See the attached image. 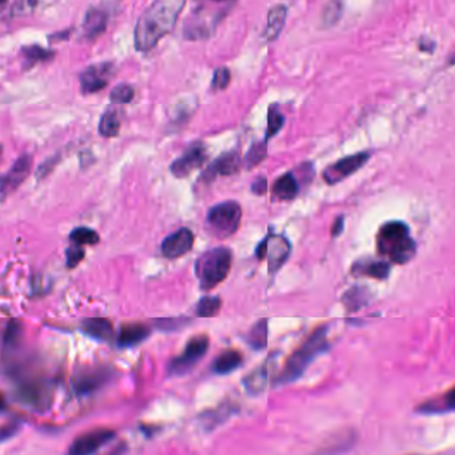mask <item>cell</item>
I'll use <instances>...</instances> for the list:
<instances>
[{
  "mask_svg": "<svg viewBox=\"0 0 455 455\" xmlns=\"http://www.w3.org/2000/svg\"><path fill=\"white\" fill-rule=\"evenodd\" d=\"M186 0H155L139 17L135 27V48L147 52L168 35L182 13Z\"/></svg>",
  "mask_w": 455,
  "mask_h": 455,
  "instance_id": "6da1fadb",
  "label": "cell"
},
{
  "mask_svg": "<svg viewBox=\"0 0 455 455\" xmlns=\"http://www.w3.org/2000/svg\"><path fill=\"white\" fill-rule=\"evenodd\" d=\"M329 327L320 326L304 339V343L290 355L281 374L274 380L275 386H283L302 377L308 364L329 350Z\"/></svg>",
  "mask_w": 455,
  "mask_h": 455,
  "instance_id": "7a4b0ae2",
  "label": "cell"
},
{
  "mask_svg": "<svg viewBox=\"0 0 455 455\" xmlns=\"http://www.w3.org/2000/svg\"><path fill=\"white\" fill-rule=\"evenodd\" d=\"M377 250L395 264H406L415 257L417 244L410 228L402 221H390L380 226L377 234Z\"/></svg>",
  "mask_w": 455,
  "mask_h": 455,
  "instance_id": "3957f363",
  "label": "cell"
},
{
  "mask_svg": "<svg viewBox=\"0 0 455 455\" xmlns=\"http://www.w3.org/2000/svg\"><path fill=\"white\" fill-rule=\"evenodd\" d=\"M231 266L232 251L228 247H215L203 253L194 267L200 290L210 291L219 286L228 278Z\"/></svg>",
  "mask_w": 455,
  "mask_h": 455,
  "instance_id": "277c9868",
  "label": "cell"
},
{
  "mask_svg": "<svg viewBox=\"0 0 455 455\" xmlns=\"http://www.w3.org/2000/svg\"><path fill=\"white\" fill-rule=\"evenodd\" d=\"M242 216L241 204L235 200H226L215 204L209 210L206 226L215 238L226 239L239 230Z\"/></svg>",
  "mask_w": 455,
  "mask_h": 455,
  "instance_id": "5b68a950",
  "label": "cell"
},
{
  "mask_svg": "<svg viewBox=\"0 0 455 455\" xmlns=\"http://www.w3.org/2000/svg\"><path fill=\"white\" fill-rule=\"evenodd\" d=\"M291 254V243L288 238L281 234H274L270 231L255 248V257L258 260L267 259L269 274L274 276L286 263Z\"/></svg>",
  "mask_w": 455,
  "mask_h": 455,
  "instance_id": "8992f818",
  "label": "cell"
},
{
  "mask_svg": "<svg viewBox=\"0 0 455 455\" xmlns=\"http://www.w3.org/2000/svg\"><path fill=\"white\" fill-rule=\"evenodd\" d=\"M210 346V338L206 334L193 336L182 352L168 364V374L171 377H182L193 371L202 358L206 355Z\"/></svg>",
  "mask_w": 455,
  "mask_h": 455,
  "instance_id": "52a82bcc",
  "label": "cell"
},
{
  "mask_svg": "<svg viewBox=\"0 0 455 455\" xmlns=\"http://www.w3.org/2000/svg\"><path fill=\"white\" fill-rule=\"evenodd\" d=\"M370 156H371L370 152H358L339 159L338 162L330 165L323 171V181L330 186L345 181L346 178L355 174L358 170L364 167L367 161L370 159Z\"/></svg>",
  "mask_w": 455,
  "mask_h": 455,
  "instance_id": "ba28073f",
  "label": "cell"
},
{
  "mask_svg": "<svg viewBox=\"0 0 455 455\" xmlns=\"http://www.w3.org/2000/svg\"><path fill=\"white\" fill-rule=\"evenodd\" d=\"M209 158L207 149L202 142L193 143L186 151L183 152L182 156L175 159L171 165V174L175 178L183 179L193 174L195 170L202 167Z\"/></svg>",
  "mask_w": 455,
  "mask_h": 455,
  "instance_id": "9c48e42d",
  "label": "cell"
},
{
  "mask_svg": "<svg viewBox=\"0 0 455 455\" xmlns=\"http://www.w3.org/2000/svg\"><path fill=\"white\" fill-rule=\"evenodd\" d=\"M115 74L112 63L92 64L80 74V90L84 95H91L105 90Z\"/></svg>",
  "mask_w": 455,
  "mask_h": 455,
  "instance_id": "30bf717a",
  "label": "cell"
},
{
  "mask_svg": "<svg viewBox=\"0 0 455 455\" xmlns=\"http://www.w3.org/2000/svg\"><path fill=\"white\" fill-rule=\"evenodd\" d=\"M115 433L110 428H96L89 431L74 440L70 447V454L89 455L99 452L106 443L114 440Z\"/></svg>",
  "mask_w": 455,
  "mask_h": 455,
  "instance_id": "8fae6325",
  "label": "cell"
},
{
  "mask_svg": "<svg viewBox=\"0 0 455 455\" xmlns=\"http://www.w3.org/2000/svg\"><path fill=\"white\" fill-rule=\"evenodd\" d=\"M32 158L30 155H22L11 170L0 177V195L8 197L16 188L27 179L30 175Z\"/></svg>",
  "mask_w": 455,
  "mask_h": 455,
  "instance_id": "7c38bea8",
  "label": "cell"
},
{
  "mask_svg": "<svg viewBox=\"0 0 455 455\" xmlns=\"http://www.w3.org/2000/svg\"><path fill=\"white\" fill-rule=\"evenodd\" d=\"M17 399L33 409H43L51 401V391L42 380H27L16 391Z\"/></svg>",
  "mask_w": 455,
  "mask_h": 455,
  "instance_id": "4fadbf2b",
  "label": "cell"
},
{
  "mask_svg": "<svg viewBox=\"0 0 455 455\" xmlns=\"http://www.w3.org/2000/svg\"><path fill=\"white\" fill-rule=\"evenodd\" d=\"M194 242L195 237L190 228H179L163 241L162 254L168 259L181 258L193 248Z\"/></svg>",
  "mask_w": 455,
  "mask_h": 455,
  "instance_id": "5bb4252c",
  "label": "cell"
},
{
  "mask_svg": "<svg viewBox=\"0 0 455 455\" xmlns=\"http://www.w3.org/2000/svg\"><path fill=\"white\" fill-rule=\"evenodd\" d=\"M241 167H242V159L238 152H225L218 159H215L213 165L204 171L202 179L209 183L215 179L218 175L221 177L235 175L241 171Z\"/></svg>",
  "mask_w": 455,
  "mask_h": 455,
  "instance_id": "9a60e30c",
  "label": "cell"
},
{
  "mask_svg": "<svg viewBox=\"0 0 455 455\" xmlns=\"http://www.w3.org/2000/svg\"><path fill=\"white\" fill-rule=\"evenodd\" d=\"M390 271L391 266L389 262L377 259H361L357 260L351 267L352 276H366L377 281L387 279Z\"/></svg>",
  "mask_w": 455,
  "mask_h": 455,
  "instance_id": "2e32d148",
  "label": "cell"
},
{
  "mask_svg": "<svg viewBox=\"0 0 455 455\" xmlns=\"http://www.w3.org/2000/svg\"><path fill=\"white\" fill-rule=\"evenodd\" d=\"M454 393V387H452L446 393H442V394L433 396L425 402H422L415 409V411L418 414H424V415L452 412L455 408Z\"/></svg>",
  "mask_w": 455,
  "mask_h": 455,
  "instance_id": "e0dca14e",
  "label": "cell"
},
{
  "mask_svg": "<svg viewBox=\"0 0 455 455\" xmlns=\"http://www.w3.org/2000/svg\"><path fill=\"white\" fill-rule=\"evenodd\" d=\"M243 364V354L239 350H225L211 364V371L216 375H228Z\"/></svg>",
  "mask_w": 455,
  "mask_h": 455,
  "instance_id": "ac0fdd59",
  "label": "cell"
},
{
  "mask_svg": "<svg viewBox=\"0 0 455 455\" xmlns=\"http://www.w3.org/2000/svg\"><path fill=\"white\" fill-rule=\"evenodd\" d=\"M150 334H151V330L146 325H142V323L124 325L119 333L118 345L121 348H134L139 343H142L143 341H146Z\"/></svg>",
  "mask_w": 455,
  "mask_h": 455,
  "instance_id": "d6986e66",
  "label": "cell"
},
{
  "mask_svg": "<svg viewBox=\"0 0 455 455\" xmlns=\"http://www.w3.org/2000/svg\"><path fill=\"white\" fill-rule=\"evenodd\" d=\"M107 14L99 10H90L83 22V36L89 42L96 40L107 29Z\"/></svg>",
  "mask_w": 455,
  "mask_h": 455,
  "instance_id": "ffe728a7",
  "label": "cell"
},
{
  "mask_svg": "<svg viewBox=\"0 0 455 455\" xmlns=\"http://www.w3.org/2000/svg\"><path fill=\"white\" fill-rule=\"evenodd\" d=\"M286 17H288V8L283 4H276L270 10L267 16V26L263 31V36L266 40L271 42L278 38V35L285 27Z\"/></svg>",
  "mask_w": 455,
  "mask_h": 455,
  "instance_id": "44dd1931",
  "label": "cell"
},
{
  "mask_svg": "<svg viewBox=\"0 0 455 455\" xmlns=\"http://www.w3.org/2000/svg\"><path fill=\"white\" fill-rule=\"evenodd\" d=\"M299 193V186L292 172L279 177L273 186V197L279 200H292Z\"/></svg>",
  "mask_w": 455,
  "mask_h": 455,
  "instance_id": "7402d4cb",
  "label": "cell"
},
{
  "mask_svg": "<svg viewBox=\"0 0 455 455\" xmlns=\"http://www.w3.org/2000/svg\"><path fill=\"white\" fill-rule=\"evenodd\" d=\"M83 331L99 341H108L112 336V325L105 318L86 319L82 325Z\"/></svg>",
  "mask_w": 455,
  "mask_h": 455,
  "instance_id": "603a6c76",
  "label": "cell"
},
{
  "mask_svg": "<svg viewBox=\"0 0 455 455\" xmlns=\"http://www.w3.org/2000/svg\"><path fill=\"white\" fill-rule=\"evenodd\" d=\"M23 59H24V67L30 68L36 66L38 63H48L55 58V52L45 48V47L32 45V46H26L22 48L20 51Z\"/></svg>",
  "mask_w": 455,
  "mask_h": 455,
  "instance_id": "cb8c5ba5",
  "label": "cell"
},
{
  "mask_svg": "<svg viewBox=\"0 0 455 455\" xmlns=\"http://www.w3.org/2000/svg\"><path fill=\"white\" fill-rule=\"evenodd\" d=\"M121 117L115 108H107L99 121V134L103 137H115L121 133Z\"/></svg>",
  "mask_w": 455,
  "mask_h": 455,
  "instance_id": "d4e9b609",
  "label": "cell"
},
{
  "mask_svg": "<svg viewBox=\"0 0 455 455\" xmlns=\"http://www.w3.org/2000/svg\"><path fill=\"white\" fill-rule=\"evenodd\" d=\"M267 382H269V370L267 366L264 364L260 366L255 371H253L251 374H248L243 380V386L250 394H259L266 389Z\"/></svg>",
  "mask_w": 455,
  "mask_h": 455,
  "instance_id": "484cf974",
  "label": "cell"
},
{
  "mask_svg": "<svg viewBox=\"0 0 455 455\" xmlns=\"http://www.w3.org/2000/svg\"><path fill=\"white\" fill-rule=\"evenodd\" d=\"M269 319H259L258 322L250 329L248 334L246 336L247 343L254 350L264 349L267 346V331H269Z\"/></svg>",
  "mask_w": 455,
  "mask_h": 455,
  "instance_id": "4316f807",
  "label": "cell"
},
{
  "mask_svg": "<svg viewBox=\"0 0 455 455\" xmlns=\"http://www.w3.org/2000/svg\"><path fill=\"white\" fill-rule=\"evenodd\" d=\"M222 310V298L219 297H203L197 304L195 313L200 318H214Z\"/></svg>",
  "mask_w": 455,
  "mask_h": 455,
  "instance_id": "83f0119b",
  "label": "cell"
},
{
  "mask_svg": "<svg viewBox=\"0 0 455 455\" xmlns=\"http://www.w3.org/2000/svg\"><path fill=\"white\" fill-rule=\"evenodd\" d=\"M106 380V375L103 371L98 373H86L79 380H76V390L79 393H90L96 387L100 386Z\"/></svg>",
  "mask_w": 455,
  "mask_h": 455,
  "instance_id": "f1b7e54d",
  "label": "cell"
},
{
  "mask_svg": "<svg viewBox=\"0 0 455 455\" xmlns=\"http://www.w3.org/2000/svg\"><path fill=\"white\" fill-rule=\"evenodd\" d=\"M368 299V292L367 290L361 288H354L349 290L345 295H343V304H346L349 311H357L361 307H364V304H367Z\"/></svg>",
  "mask_w": 455,
  "mask_h": 455,
  "instance_id": "f546056e",
  "label": "cell"
},
{
  "mask_svg": "<svg viewBox=\"0 0 455 455\" xmlns=\"http://www.w3.org/2000/svg\"><path fill=\"white\" fill-rule=\"evenodd\" d=\"M266 156H267V142L263 140V142L254 143L246 154V158H244L246 167L248 170L257 167L259 163H262L266 159Z\"/></svg>",
  "mask_w": 455,
  "mask_h": 455,
  "instance_id": "4dcf8cb0",
  "label": "cell"
},
{
  "mask_svg": "<svg viewBox=\"0 0 455 455\" xmlns=\"http://www.w3.org/2000/svg\"><path fill=\"white\" fill-rule=\"evenodd\" d=\"M70 239L75 244L83 246V244H89V246H94L99 242V235L98 232H95L91 228H75L71 235Z\"/></svg>",
  "mask_w": 455,
  "mask_h": 455,
  "instance_id": "1f68e13d",
  "label": "cell"
},
{
  "mask_svg": "<svg viewBox=\"0 0 455 455\" xmlns=\"http://www.w3.org/2000/svg\"><path fill=\"white\" fill-rule=\"evenodd\" d=\"M285 124V117L281 114V111L276 107H270L269 110V121H267V133L264 140L267 142L270 137H275L279 130Z\"/></svg>",
  "mask_w": 455,
  "mask_h": 455,
  "instance_id": "d6a6232c",
  "label": "cell"
},
{
  "mask_svg": "<svg viewBox=\"0 0 455 455\" xmlns=\"http://www.w3.org/2000/svg\"><path fill=\"white\" fill-rule=\"evenodd\" d=\"M134 95L135 91L131 86L119 84L110 94V100L112 105H127L134 99Z\"/></svg>",
  "mask_w": 455,
  "mask_h": 455,
  "instance_id": "836d02e7",
  "label": "cell"
},
{
  "mask_svg": "<svg viewBox=\"0 0 455 455\" xmlns=\"http://www.w3.org/2000/svg\"><path fill=\"white\" fill-rule=\"evenodd\" d=\"M231 80V74L226 67H219L213 77V89L214 90H225L230 84Z\"/></svg>",
  "mask_w": 455,
  "mask_h": 455,
  "instance_id": "e575fe53",
  "label": "cell"
},
{
  "mask_svg": "<svg viewBox=\"0 0 455 455\" xmlns=\"http://www.w3.org/2000/svg\"><path fill=\"white\" fill-rule=\"evenodd\" d=\"M39 0H15L14 7H13V16H22L31 14L35 7L38 6Z\"/></svg>",
  "mask_w": 455,
  "mask_h": 455,
  "instance_id": "d590c367",
  "label": "cell"
},
{
  "mask_svg": "<svg viewBox=\"0 0 455 455\" xmlns=\"http://www.w3.org/2000/svg\"><path fill=\"white\" fill-rule=\"evenodd\" d=\"M83 258H84V250L82 248V246L74 243V246L67 250V266L70 269L77 266L79 262Z\"/></svg>",
  "mask_w": 455,
  "mask_h": 455,
  "instance_id": "8d00e7d4",
  "label": "cell"
},
{
  "mask_svg": "<svg viewBox=\"0 0 455 455\" xmlns=\"http://www.w3.org/2000/svg\"><path fill=\"white\" fill-rule=\"evenodd\" d=\"M251 191L255 195H263L267 191V179L264 177H258L251 184Z\"/></svg>",
  "mask_w": 455,
  "mask_h": 455,
  "instance_id": "74e56055",
  "label": "cell"
},
{
  "mask_svg": "<svg viewBox=\"0 0 455 455\" xmlns=\"http://www.w3.org/2000/svg\"><path fill=\"white\" fill-rule=\"evenodd\" d=\"M343 219H345L343 216H339L338 219H335L334 225L331 228V237L333 238H336V237H339L342 234L343 226H345V221Z\"/></svg>",
  "mask_w": 455,
  "mask_h": 455,
  "instance_id": "f35d334b",
  "label": "cell"
},
{
  "mask_svg": "<svg viewBox=\"0 0 455 455\" xmlns=\"http://www.w3.org/2000/svg\"><path fill=\"white\" fill-rule=\"evenodd\" d=\"M61 39H67V38H70V35H71V33H67V35H64L66 32H61ZM52 39H55V40H59V35H57V33H55L54 36H50V40H52Z\"/></svg>",
  "mask_w": 455,
  "mask_h": 455,
  "instance_id": "ab89813d",
  "label": "cell"
},
{
  "mask_svg": "<svg viewBox=\"0 0 455 455\" xmlns=\"http://www.w3.org/2000/svg\"><path fill=\"white\" fill-rule=\"evenodd\" d=\"M4 409H6V401H4L3 395L0 394V411H3Z\"/></svg>",
  "mask_w": 455,
  "mask_h": 455,
  "instance_id": "60d3db41",
  "label": "cell"
},
{
  "mask_svg": "<svg viewBox=\"0 0 455 455\" xmlns=\"http://www.w3.org/2000/svg\"><path fill=\"white\" fill-rule=\"evenodd\" d=\"M336 11H339V7H338V6L335 7L334 13H336ZM331 14H333V13H329V14H325V16H326V17H329V16L331 15ZM336 17H338V14H335V20H336Z\"/></svg>",
  "mask_w": 455,
  "mask_h": 455,
  "instance_id": "b9f144b4",
  "label": "cell"
},
{
  "mask_svg": "<svg viewBox=\"0 0 455 455\" xmlns=\"http://www.w3.org/2000/svg\"><path fill=\"white\" fill-rule=\"evenodd\" d=\"M7 1H8V0H0V11L4 8V6L7 4Z\"/></svg>",
  "mask_w": 455,
  "mask_h": 455,
  "instance_id": "7bdbcfd3",
  "label": "cell"
},
{
  "mask_svg": "<svg viewBox=\"0 0 455 455\" xmlns=\"http://www.w3.org/2000/svg\"><path fill=\"white\" fill-rule=\"evenodd\" d=\"M1 154H3V147H1V144H0V158H1Z\"/></svg>",
  "mask_w": 455,
  "mask_h": 455,
  "instance_id": "ee69618b",
  "label": "cell"
}]
</instances>
